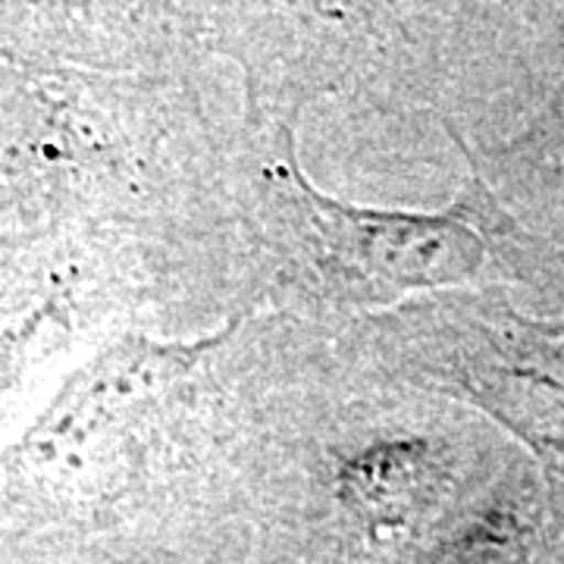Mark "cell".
Instances as JSON below:
<instances>
[{"label":"cell","mask_w":564,"mask_h":564,"mask_svg":"<svg viewBox=\"0 0 564 564\" xmlns=\"http://www.w3.org/2000/svg\"><path fill=\"white\" fill-rule=\"evenodd\" d=\"M323 251L348 270L373 299L411 285H436L467 276L484 245L462 217H386L361 214L302 192Z\"/></svg>","instance_id":"cell-1"}]
</instances>
